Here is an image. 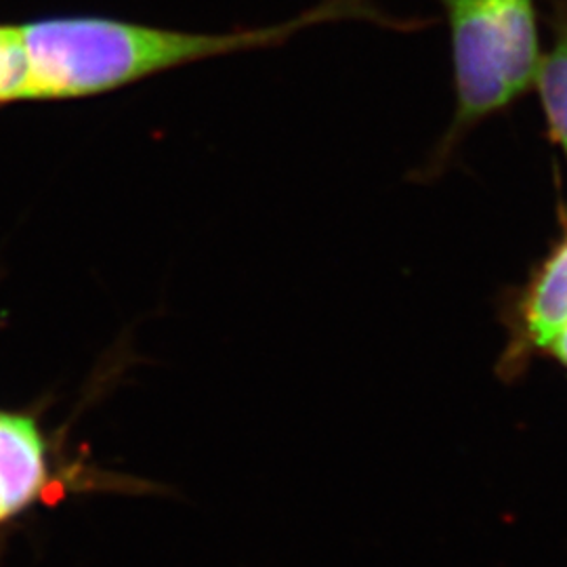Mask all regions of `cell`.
Instances as JSON below:
<instances>
[{
    "label": "cell",
    "mask_w": 567,
    "mask_h": 567,
    "mask_svg": "<svg viewBox=\"0 0 567 567\" xmlns=\"http://www.w3.org/2000/svg\"><path fill=\"white\" fill-rule=\"evenodd\" d=\"M347 7L326 4L299 20L231 34H194L105 18L20 23L32 100L93 97L185 63L278 44L309 23L337 20Z\"/></svg>",
    "instance_id": "cell-1"
},
{
    "label": "cell",
    "mask_w": 567,
    "mask_h": 567,
    "mask_svg": "<svg viewBox=\"0 0 567 567\" xmlns=\"http://www.w3.org/2000/svg\"><path fill=\"white\" fill-rule=\"evenodd\" d=\"M32 102V79L20 23H0V105Z\"/></svg>",
    "instance_id": "cell-6"
},
{
    "label": "cell",
    "mask_w": 567,
    "mask_h": 567,
    "mask_svg": "<svg viewBox=\"0 0 567 567\" xmlns=\"http://www.w3.org/2000/svg\"><path fill=\"white\" fill-rule=\"evenodd\" d=\"M454 61L456 116L444 147L522 97L536 82V0H442Z\"/></svg>",
    "instance_id": "cell-2"
},
{
    "label": "cell",
    "mask_w": 567,
    "mask_h": 567,
    "mask_svg": "<svg viewBox=\"0 0 567 567\" xmlns=\"http://www.w3.org/2000/svg\"><path fill=\"white\" fill-rule=\"evenodd\" d=\"M548 351H550L553 358L567 370V326L557 334V339L550 343Z\"/></svg>",
    "instance_id": "cell-7"
},
{
    "label": "cell",
    "mask_w": 567,
    "mask_h": 567,
    "mask_svg": "<svg viewBox=\"0 0 567 567\" xmlns=\"http://www.w3.org/2000/svg\"><path fill=\"white\" fill-rule=\"evenodd\" d=\"M548 21L553 41L540 58L534 84L547 116L548 133L567 154V0H550Z\"/></svg>",
    "instance_id": "cell-5"
},
{
    "label": "cell",
    "mask_w": 567,
    "mask_h": 567,
    "mask_svg": "<svg viewBox=\"0 0 567 567\" xmlns=\"http://www.w3.org/2000/svg\"><path fill=\"white\" fill-rule=\"evenodd\" d=\"M47 480V447L34 419L0 412V524L28 507Z\"/></svg>",
    "instance_id": "cell-4"
},
{
    "label": "cell",
    "mask_w": 567,
    "mask_h": 567,
    "mask_svg": "<svg viewBox=\"0 0 567 567\" xmlns=\"http://www.w3.org/2000/svg\"><path fill=\"white\" fill-rule=\"evenodd\" d=\"M501 374L513 379L567 326V234L538 265L508 316Z\"/></svg>",
    "instance_id": "cell-3"
}]
</instances>
